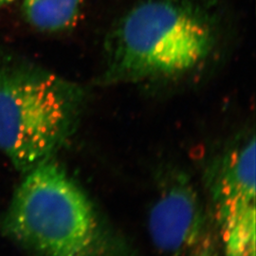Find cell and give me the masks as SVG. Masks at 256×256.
I'll list each match as a JSON object with an SVG mask.
<instances>
[{"instance_id":"1","label":"cell","mask_w":256,"mask_h":256,"mask_svg":"<svg viewBox=\"0 0 256 256\" xmlns=\"http://www.w3.org/2000/svg\"><path fill=\"white\" fill-rule=\"evenodd\" d=\"M218 26L198 0H142L106 40L104 86L164 84L191 76L210 62Z\"/></svg>"},{"instance_id":"2","label":"cell","mask_w":256,"mask_h":256,"mask_svg":"<svg viewBox=\"0 0 256 256\" xmlns=\"http://www.w3.org/2000/svg\"><path fill=\"white\" fill-rule=\"evenodd\" d=\"M4 227L10 238L38 256H99L104 243L92 202L50 160L27 172Z\"/></svg>"},{"instance_id":"3","label":"cell","mask_w":256,"mask_h":256,"mask_svg":"<svg viewBox=\"0 0 256 256\" xmlns=\"http://www.w3.org/2000/svg\"><path fill=\"white\" fill-rule=\"evenodd\" d=\"M84 100L81 86L43 68H0V151L24 173L50 160Z\"/></svg>"},{"instance_id":"4","label":"cell","mask_w":256,"mask_h":256,"mask_svg":"<svg viewBox=\"0 0 256 256\" xmlns=\"http://www.w3.org/2000/svg\"><path fill=\"white\" fill-rule=\"evenodd\" d=\"M256 138L221 160L210 182V212L225 256H256Z\"/></svg>"},{"instance_id":"5","label":"cell","mask_w":256,"mask_h":256,"mask_svg":"<svg viewBox=\"0 0 256 256\" xmlns=\"http://www.w3.org/2000/svg\"><path fill=\"white\" fill-rule=\"evenodd\" d=\"M150 236L167 256H220L218 234L210 210L182 176L165 183L148 218Z\"/></svg>"},{"instance_id":"6","label":"cell","mask_w":256,"mask_h":256,"mask_svg":"<svg viewBox=\"0 0 256 256\" xmlns=\"http://www.w3.org/2000/svg\"><path fill=\"white\" fill-rule=\"evenodd\" d=\"M82 0H23L30 25L45 32H61L74 26Z\"/></svg>"},{"instance_id":"7","label":"cell","mask_w":256,"mask_h":256,"mask_svg":"<svg viewBox=\"0 0 256 256\" xmlns=\"http://www.w3.org/2000/svg\"><path fill=\"white\" fill-rule=\"evenodd\" d=\"M12 1H14V0H0V8H2L3 6H5L6 4H9Z\"/></svg>"}]
</instances>
